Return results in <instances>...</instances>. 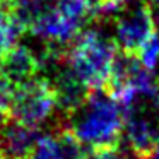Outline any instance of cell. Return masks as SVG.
Returning a JSON list of instances; mask_svg holds the SVG:
<instances>
[{
  "label": "cell",
  "instance_id": "cell-1",
  "mask_svg": "<svg viewBox=\"0 0 159 159\" xmlns=\"http://www.w3.org/2000/svg\"><path fill=\"white\" fill-rule=\"evenodd\" d=\"M65 130L79 140L82 147H115L123 135V108L104 89H93L84 101L72 110Z\"/></svg>",
  "mask_w": 159,
  "mask_h": 159
},
{
  "label": "cell",
  "instance_id": "cell-2",
  "mask_svg": "<svg viewBox=\"0 0 159 159\" xmlns=\"http://www.w3.org/2000/svg\"><path fill=\"white\" fill-rule=\"evenodd\" d=\"M116 62V45L99 29H86L60 55V63L87 91L104 89Z\"/></svg>",
  "mask_w": 159,
  "mask_h": 159
},
{
  "label": "cell",
  "instance_id": "cell-3",
  "mask_svg": "<svg viewBox=\"0 0 159 159\" xmlns=\"http://www.w3.org/2000/svg\"><path fill=\"white\" fill-rule=\"evenodd\" d=\"M58 110V101L52 82L48 79H33L17 84L12 89L9 104V116L39 128L48 123Z\"/></svg>",
  "mask_w": 159,
  "mask_h": 159
},
{
  "label": "cell",
  "instance_id": "cell-4",
  "mask_svg": "<svg viewBox=\"0 0 159 159\" xmlns=\"http://www.w3.org/2000/svg\"><path fill=\"white\" fill-rule=\"evenodd\" d=\"M157 29L152 9L144 2H134L115 16V45L128 55L139 50L152 38Z\"/></svg>",
  "mask_w": 159,
  "mask_h": 159
},
{
  "label": "cell",
  "instance_id": "cell-5",
  "mask_svg": "<svg viewBox=\"0 0 159 159\" xmlns=\"http://www.w3.org/2000/svg\"><path fill=\"white\" fill-rule=\"evenodd\" d=\"M28 29L48 50L60 53L58 48L69 46L74 41V38L80 33L82 24L70 17L67 12H63L58 7V4H55L41 16H38L28 26Z\"/></svg>",
  "mask_w": 159,
  "mask_h": 159
},
{
  "label": "cell",
  "instance_id": "cell-6",
  "mask_svg": "<svg viewBox=\"0 0 159 159\" xmlns=\"http://www.w3.org/2000/svg\"><path fill=\"white\" fill-rule=\"evenodd\" d=\"M38 139V128L7 115L0 121V159H28Z\"/></svg>",
  "mask_w": 159,
  "mask_h": 159
},
{
  "label": "cell",
  "instance_id": "cell-7",
  "mask_svg": "<svg viewBox=\"0 0 159 159\" xmlns=\"http://www.w3.org/2000/svg\"><path fill=\"white\" fill-rule=\"evenodd\" d=\"M41 70V60L36 52L26 45H16L4 55H0V79L11 86H17L36 77Z\"/></svg>",
  "mask_w": 159,
  "mask_h": 159
},
{
  "label": "cell",
  "instance_id": "cell-8",
  "mask_svg": "<svg viewBox=\"0 0 159 159\" xmlns=\"http://www.w3.org/2000/svg\"><path fill=\"white\" fill-rule=\"evenodd\" d=\"M33 159H82L84 147L69 130L39 135L31 154Z\"/></svg>",
  "mask_w": 159,
  "mask_h": 159
},
{
  "label": "cell",
  "instance_id": "cell-9",
  "mask_svg": "<svg viewBox=\"0 0 159 159\" xmlns=\"http://www.w3.org/2000/svg\"><path fill=\"white\" fill-rule=\"evenodd\" d=\"M26 26L17 17L7 0H0V55H4L19 43Z\"/></svg>",
  "mask_w": 159,
  "mask_h": 159
},
{
  "label": "cell",
  "instance_id": "cell-10",
  "mask_svg": "<svg viewBox=\"0 0 159 159\" xmlns=\"http://www.w3.org/2000/svg\"><path fill=\"white\" fill-rule=\"evenodd\" d=\"M135 57L147 70L156 72V69L159 67V33H157V29L152 34V38L139 50V53Z\"/></svg>",
  "mask_w": 159,
  "mask_h": 159
},
{
  "label": "cell",
  "instance_id": "cell-11",
  "mask_svg": "<svg viewBox=\"0 0 159 159\" xmlns=\"http://www.w3.org/2000/svg\"><path fill=\"white\" fill-rule=\"evenodd\" d=\"M82 159H130V157L115 147H103V149H93L89 154H84Z\"/></svg>",
  "mask_w": 159,
  "mask_h": 159
},
{
  "label": "cell",
  "instance_id": "cell-12",
  "mask_svg": "<svg viewBox=\"0 0 159 159\" xmlns=\"http://www.w3.org/2000/svg\"><path fill=\"white\" fill-rule=\"evenodd\" d=\"M144 159H159V145H157V147H156L154 151L151 152V154L147 156V157H144Z\"/></svg>",
  "mask_w": 159,
  "mask_h": 159
},
{
  "label": "cell",
  "instance_id": "cell-13",
  "mask_svg": "<svg viewBox=\"0 0 159 159\" xmlns=\"http://www.w3.org/2000/svg\"><path fill=\"white\" fill-rule=\"evenodd\" d=\"M152 2H154V4H156V5H157V7H159V0H152Z\"/></svg>",
  "mask_w": 159,
  "mask_h": 159
}]
</instances>
